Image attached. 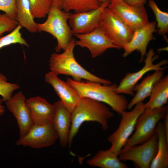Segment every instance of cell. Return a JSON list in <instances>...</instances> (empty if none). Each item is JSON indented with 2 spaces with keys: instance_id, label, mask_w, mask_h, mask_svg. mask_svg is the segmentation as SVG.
Segmentation results:
<instances>
[{
  "instance_id": "cell-1",
  "label": "cell",
  "mask_w": 168,
  "mask_h": 168,
  "mask_svg": "<svg viewBox=\"0 0 168 168\" xmlns=\"http://www.w3.org/2000/svg\"><path fill=\"white\" fill-rule=\"evenodd\" d=\"M114 115L104 103L86 98L81 97L71 113V125L68 144L69 147L82 124L85 122L99 123L104 131L108 128V120Z\"/></svg>"
},
{
  "instance_id": "cell-2",
  "label": "cell",
  "mask_w": 168,
  "mask_h": 168,
  "mask_svg": "<svg viewBox=\"0 0 168 168\" xmlns=\"http://www.w3.org/2000/svg\"><path fill=\"white\" fill-rule=\"evenodd\" d=\"M66 82L78 93L81 97H86L106 104L120 115L128 107V102L123 95L115 92L117 85H101L97 82L86 80L77 82L68 78Z\"/></svg>"
},
{
  "instance_id": "cell-3",
  "label": "cell",
  "mask_w": 168,
  "mask_h": 168,
  "mask_svg": "<svg viewBox=\"0 0 168 168\" xmlns=\"http://www.w3.org/2000/svg\"><path fill=\"white\" fill-rule=\"evenodd\" d=\"M75 39L72 38L68 47L61 54L54 53L49 60L50 71L58 75L63 74L72 76L73 79L80 82L82 79L110 85L112 82L91 73L81 66L75 58L73 51Z\"/></svg>"
},
{
  "instance_id": "cell-4",
  "label": "cell",
  "mask_w": 168,
  "mask_h": 168,
  "mask_svg": "<svg viewBox=\"0 0 168 168\" xmlns=\"http://www.w3.org/2000/svg\"><path fill=\"white\" fill-rule=\"evenodd\" d=\"M70 12H66L52 4L46 21L36 23L37 31H44L52 35L57 41L56 52L65 50L72 39L73 34L67 22Z\"/></svg>"
},
{
  "instance_id": "cell-5",
  "label": "cell",
  "mask_w": 168,
  "mask_h": 168,
  "mask_svg": "<svg viewBox=\"0 0 168 168\" xmlns=\"http://www.w3.org/2000/svg\"><path fill=\"white\" fill-rule=\"evenodd\" d=\"M168 110L166 105L153 109L145 108L138 119L134 134L129 138L121 151L149 140L155 133L158 123L168 113Z\"/></svg>"
},
{
  "instance_id": "cell-6",
  "label": "cell",
  "mask_w": 168,
  "mask_h": 168,
  "mask_svg": "<svg viewBox=\"0 0 168 168\" xmlns=\"http://www.w3.org/2000/svg\"><path fill=\"white\" fill-rule=\"evenodd\" d=\"M133 109L129 111H123L119 126L107 138L111 144L109 149L118 156L135 129L140 116L145 108V104L142 102L136 104Z\"/></svg>"
},
{
  "instance_id": "cell-7",
  "label": "cell",
  "mask_w": 168,
  "mask_h": 168,
  "mask_svg": "<svg viewBox=\"0 0 168 168\" xmlns=\"http://www.w3.org/2000/svg\"><path fill=\"white\" fill-rule=\"evenodd\" d=\"M99 27L113 43L120 49L123 48L131 40L134 32L108 7L102 14Z\"/></svg>"
},
{
  "instance_id": "cell-8",
  "label": "cell",
  "mask_w": 168,
  "mask_h": 168,
  "mask_svg": "<svg viewBox=\"0 0 168 168\" xmlns=\"http://www.w3.org/2000/svg\"><path fill=\"white\" fill-rule=\"evenodd\" d=\"M158 138L155 132L147 141L121 151L119 155L122 161H130L140 168H150L157 151Z\"/></svg>"
},
{
  "instance_id": "cell-9",
  "label": "cell",
  "mask_w": 168,
  "mask_h": 168,
  "mask_svg": "<svg viewBox=\"0 0 168 168\" xmlns=\"http://www.w3.org/2000/svg\"><path fill=\"white\" fill-rule=\"evenodd\" d=\"M155 54L153 49H150L146 54L145 64L143 68L136 72L127 73L117 85L115 89V92L118 94H124L133 96L134 87L144 74L150 71L164 70L165 68L162 66L167 63V60H163L154 64L153 62L158 57Z\"/></svg>"
},
{
  "instance_id": "cell-10",
  "label": "cell",
  "mask_w": 168,
  "mask_h": 168,
  "mask_svg": "<svg viewBox=\"0 0 168 168\" xmlns=\"http://www.w3.org/2000/svg\"><path fill=\"white\" fill-rule=\"evenodd\" d=\"M108 7L134 31L149 22L144 6L133 7L123 0H110Z\"/></svg>"
},
{
  "instance_id": "cell-11",
  "label": "cell",
  "mask_w": 168,
  "mask_h": 168,
  "mask_svg": "<svg viewBox=\"0 0 168 168\" xmlns=\"http://www.w3.org/2000/svg\"><path fill=\"white\" fill-rule=\"evenodd\" d=\"M58 138L51 122L42 125L34 124L25 136L18 139L16 144L40 149L52 146Z\"/></svg>"
},
{
  "instance_id": "cell-12",
  "label": "cell",
  "mask_w": 168,
  "mask_h": 168,
  "mask_svg": "<svg viewBox=\"0 0 168 168\" xmlns=\"http://www.w3.org/2000/svg\"><path fill=\"white\" fill-rule=\"evenodd\" d=\"M110 0L102 3L95 10L81 12L70 13L68 20L73 35L91 32L99 26L102 14L109 5Z\"/></svg>"
},
{
  "instance_id": "cell-13",
  "label": "cell",
  "mask_w": 168,
  "mask_h": 168,
  "mask_svg": "<svg viewBox=\"0 0 168 168\" xmlns=\"http://www.w3.org/2000/svg\"><path fill=\"white\" fill-rule=\"evenodd\" d=\"M23 93L20 91L5 102L7 108L16 120L20 138L25 136L34 125L30 109Z\"/></svg>"
},
{
  "instance_id": "cell-14",
  "label": "cell",
  "mask_w": 168,
  "mask_h": 168,
  "mask_svg": "<svg viewBox=\"0 0 168 168\" xmlns=\"http://www.w3.org/2000/svg\"><path fill=\"white\" fill-rule=\"evenodd\" d=\"M74 35L79 39L75 40V45L87 48L92 58L100 56L109 49H120L113 43L99 26L89 33Z\"/></svg>"
},
{
  "instance_id": "cell-15",
  "label": "cell",
  "mask_w": 168,
  "mask_h": 168,
  "mask_svg": "<svg viewBox=\"0 0 168 168\" xmlns=\"http://www.w3.org/2000/svg\"><path fill=\"white\" fill-rule=\"evenodd\" d=\"M58 76L50 71L45 75V82L52 86L63 105L71 113L81 97L67 82L61 80Z\"/></svg>"
},
{
  "instance_id": "cell-16",
  "label": "cell",
  "mask_w": 168,
  "mask_h": 168,
  "mask_svg": "<svg viewBox=\"0 0 168 168\" xmlns=\"http://www.w3.org/2000/svg\"><path fill=\"white\" fill-rule=\"evenodd\" d=\"M156 23L149 22L144 26L134 31L131 40L123 48L124 57H126L135 50L141 54L140 62H142L147 54V48L150 41L153 39V34L156 30Z\"/></svg>"
},
{
  "instance_id": "cell-17",
  "label": "cell",
  "mask_w": 168,
  "mask_h": 168,
  "mask_svg": "<svg viewBox=\"0 0 168 168\" xmlns=\"http://www.w3.org/2000/svg\"><path fill=\"white\" fill-rule=\"evenodd\" d=\"M55 111L51 121L57 133L61 146L63 147L68 144L71 125V113L64 106L60 100L54 104Z\"/></svg>"
},
{
  "instance_id": "cell-18",
  "label": "cell",
  "mask_w": 168,
  "mask_h": 168,
  "mask_svg": "<svg viewBox=\"0 0 168 168\" xmlns=\"http://www.w3.org/2000/svg\"><path fill=\"white\" fill-rule=\"evenodd\" d=\"M26 102L30 110L34 125H42L51 122L55 107L39 96L31 97Z\"/></svg>"
},
{
  "instance_id": "cell-19",
  "label": "cell",
  "mask_w": 168,
  "mask_h": 168,
  "mask_svg": "<svg viewBox=\"0 0 168 168\" xmlns=\"http://www.w3.org/2000/svg\"><path fill=\"white\" fill-rule=\"evenodd\" d=\"M164 69L155 71L152 74L148 75L140 83L136 84L133 91L136 93L130 102L127 108L132 109L137 103L142 102L146 98L150 96L155 84L163 77Z\"/></svg>"
},
{
  "instance_id": "cell-20",
  "label": "cell",
  "mask_w": 168,
  "mask_h": 168,
  "mask_svg": "<svg viewBox=\"0 0 168 168\" xmlns=\"http://www.w3.org/2000/svg\"><path fill=\"white\" fill-rule=\"evenodd\" d=\"M156 132L158 138L157 151L150 168H167L168 167V141L166 138L162 122L160 121L157 124Z\"/></svg>"
},
{
  "instance_id": "cell-21",
  "label": "cell",
  "mask_w": 168,
  "mask_h": 168,
  "mask_svg": "<svg viewBox=\"0 0 168 168\" xmlns=\"http://www.w3.org/2000/svg\"><path fill=\"white\" fill-rule=\"evenodd\" d=\"M89 165L101 168H127L128 166L122 162L118 156L110 150H99L91 158L87 161Z\"/></svg>"
},
{
  "instance_id": "cell-22",
  "label": "cell",
  "mask_w": 168,
  "mask_h": 168,
  "mask_svg": "<svg viewBox=\"0 0 168 168\" xmlns=\"http://www.w3.org/2000/svg\"><path fill=\"white\" fill-rule=\"evenodd\" d=\"M146 108L153 109L161 107L166 104L168 100V75L159 79L154 85Z\"/></svg>"
},
{
  "instance_id": "cell-23",
  "label": "cell",
  "mask_w": 168,
  "mask_h": 168,
  "mask_svg": "<svg viewBox=\"0 0 168 168\" xmlns=\"http://www.w3.org/2000/svg\"><path fill=\"white\" fill-rule=\"evenodd\" d=\"M15 5V20L18 25L21 28H25L31 33L37 32L36 23L31 14L29 0H16Z\"/></svg>"
},
{
  "instance_id": "cell-24",
  "label": "cell",
  "mask_w": 168,
  "mask_h": 168,
  "mask_svg": "<svg viewBox=\"0 0 168 168\" xmlns=\"http://www.w3.org/2000/svg\"><path fill=\"white\" fill-rule=\"evenodd\" d=\"M102 3L100 0H64L62 10L75 13L87 12L98 8Z\"/></svg>"
},
{
  "instance_id": "cell-25",
  "label": "cell",
  "mask_w": 168,
  "mask_h": 168,
  "mask_svg": "<svg viewBox=\"0 0 168 168\" xmlns=\"http://www.w3.org/2000/svg\"><path fill=\"white\" fill-rule=\"evenodd\" d=\"M148 6L155 16L158 34L165 36L168 32V13L160 10L154 0H149Z\"/></svg>"
},
{
  "instance_id": "cell-26",
  "label": "cell",
  "mask_w": 168,
  "mask_h": 168,
  "mask_svg": "<svg viewBox=\"0 0 168 168\" xmlns=\"http://www.w3.org/2000/svg\"><path fill=\"white\" fill-rule=\"evenodd\" d=\"M34 18L45 17L52 5V0H29Z\"/></svg>"
},
{
  "instance_id": "cell-27",
  "label": "cell",
  "mask_w": 168,
  "mask_h": 168,
  "mask_svg": "<svg viewBox=\"0 0 168 168\" xmlns=\"http://www.w3.org/2000/svg\"><path fill=\"white\" fill-rule=\"evenodd\" d=\"M21 27L18 25L10 33L0 37V49L10 45L19 44L28 47L27 43L22 36L20 30Z\"/></svg>"
},
{
  "instance_id": "cell-28",
  "label": "cell",
  "mask_w": 168,
  "mask_h": 168,
  "mask_svg": "<svg viewBox=\"0 0 168 168\" xmlns=\"http://www.w3.org/2000/svg\"><path fill=\"white\" fill-rule=\"evenodd\" d=\"M19 88L18 84L7 82L6 77L0 73V95L3 101L5 102L9 100L13 92Z\"/></svg>"
},
{
  "instance_id": "cell-29",
  "label": "cell",
  "mask_w": 168,
  "mask_h": 168,
  "mask_svg": "<svg viewBox=\"0 0 168 168\" xmlns=\"http://www.w3.org/2000/svg\"><path fill=\"white\" fill-rule=\"evenodd\" d=\"M18 25V22L5 13H0V35L12 31Z\"/></svg>"
},
{
  "instance_id": "cell-30",
  "label": "cell",
  "mask_w": 168,
  "mask_h": 168,
  "mask_svg": "<svg viewBox=\"0 0 168 168\" xmlns=\"http://www.w3.org/2000/svg\"><path fill=\"white\" fill-rule=\"evenodd\" d=\"M16 0H0V10L15 20Z\"/></svg>"
},
{
  "instance_id": "cell-31",
  "label": "cell",
  "mask_w": 168,
  "mask_h": 168,
  "mask_svg": "<svg viewBox=\"0 0 168 168\" xmlns=\"http://www.w3.org/2000/svg\"><path fill=\"white\" fill-rule=\"evenodd\" d=\"M126 3L132 6L139 7L144 6L147 0H123Z\"/></svg>"
},
{
  "instance_id": "cell-32",
  "label": "cell",
  "mask_w": 168,
  "mask_h": 168,
  "mask_svg": "<svg viewBox=\"0 0 168 168\" xmlns=\"http://www.w3.org/2000/svg\"><path fill=\"white\" fill-rule=\"evenodd\" d=\"M164 119L163 122H162L164 130L165 133L166 138L168 141V114L165 115Z\"/></svg>"
},
{
  "instance_id": "cell-33",
  "label": "cell",
  "mask_w": 168,
  "mask_h": 168,
  "mask_svg": "<svg viewBox=\"0 0 168 168\" xmlns=\"http://www.w3.org/2000/svg\"><path fill=\"white\" fill-rule=\"evenodd\" d=\"M64 0H52L53 4L62 10Z\"/></svg>"
},
{
  "instance_id": "cell-34",
  "label": "cell",
  "mask_w": 168,
  "mask_h": 168,
  "mask_svg": "<svg viewBox=\"0 0 168 168\" xmlns=\"http://www.w3.org/2000/svg\"><path fill=\"white\" fill-rule=\"evenodd\" d=\"M3 101L2 99L0 98V116L3 115L5 112V107L2 105Z\"/></svg>"
},
{
  "instance_id": "cell-35",
  "label": "cell",
  "mask_w": 168,
  "mask_h": 168,
  "mask_svg": "<svg viewBox=\"0 0 168 168\" xmlns=\"http://www.w3.org/2000/svg\"><path fill=\"white\" fill-rule=\"evenodd\" d=\"M107 0H100V2L101 3H102V2H105V1H107Z\"/></svg>"
}]
</instances>
